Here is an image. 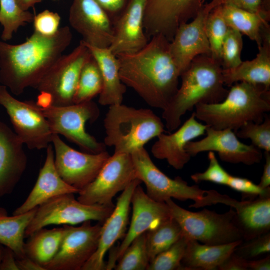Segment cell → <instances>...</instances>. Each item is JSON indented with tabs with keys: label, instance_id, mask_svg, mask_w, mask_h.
I'll list each match as a JSON object with an SVG mask.
<instances>
[{
	"label": "cell",
	"instance_id": "obj_1",
	"mask_svg": "<svg viewBox=\"0 0 270 270\" xmlns=\"http://www.w3.org/2000/svg\"><path fill=\"white\" fill-rule=\"evenodd\" d=\"M162 34L152 36L140 50L116 55L122 82L150 106L164 109L178 88L181 73Z\"/></svg>",
	"mask_w": 270,
	"mask_h": 270
},
{
	"label": "cell",
	"instance_id": "obj_2",
	"mask_svg": "<svg viewBox=\"0 0 270 270\" xmlns=\"http://www.w3.org/2000/svg\"><path fill=\"white\" fill-rule=\"evenodd\" d=\"M72 40L70 28L64 26L52 36L34 32L18 44L0 40V84L16 96L28 88H36Z\"/></svg>",
	"mask_w": 270,
	"mask_h": 270
},
{
	"label": "cell",
	"instance_id": "obj_3",
	"mask_svg": "<svg viewBox=\"0 0 270 270\" xmlns=\"http://www.w3.org/2000/svg\"><path fill=\"white\" fill-rule=\"evenodd\" d=\"M181 84L162 118L169 132L177 129L182 117L199 104H212L222 102L228 90L224 87L222 68L210 56H196L182 74Z\"/></svg>",
	"mask_w": 270,
	"mask_h": 270
},
{
	"label": "cell",
	"instance_id": "obj_4",
	"mask_svg": "<svg viewBox=\"0 0 270 270\" xmlns=\"http://www.w3.org/2000/svg\"><path fill=\"white\" fill-rule=\"evenodd\" d=\"M224 100L196 106L195 116L216 130L236 132L249 122L261 123L270 111V90L260 85L238 82L230 86Z\"/></svg>",
	"mask_w": 270,
	"mask_h": 270
},
{
	"label": "cell",
	"instance_id": "obj_5",
	"mask_svg": "<svg viewBox=\"0 0 270 270\" xmlns=\"http://www.w3.org/2000/svg\"><path fill=\"white\" fill-rule=\"evenodd\" d=\"M104 143L114 152L131 154L164 132L161 118L149 108L122 104L109 106L104 120Z\"/></svg>",
	"mask_w": 270,
	"mask_h": 270
},
{
	"label": "cell",
	"instance_id": "obj_6",
	"mask_svg": "<svg viewBox=\"0 0 270 270\" xmlns=\"http://www.w3.org/2000/svg\"><path fill=\"white\" fill-rule=\"evenodd\" d=\"M131 156L137 178L144 184L147 195L155 201L165 202L172 198L182 201L190 200L194 203L189 207L195 208L218 204L229 206L231 202L230 197L216 190L189 186L180 176L169 178L154 164L144 147L133 152Z\"/></svg>",
	"mask_w": 270,
	"mask_h": 270
},
{
	"label": "cell",
	"instance_id": "obj_7",
	"mask_svg": "<svg viewBox=\"0 0 270 270\" xmlns=\"http://www.w3.org/2000/svg\"><path fill=\"white\" fill-rule=\"evenodd\" d=\"M165 202L170 214L180 226L183 235L204 244L218 245L242 240L236 221V211L230 208L224 214L204 208L197 212L186 210L172 198Z\"/></svg>",
	"mask_w": 270,
	"mask_h": 270
},
{
	"label": "cell",
	"instance_id": "obj_8",
	"mask_svg": "<svg viewBox=\"0 0 270 270\" xmlns=\"http://www.w3.org/2000/svg\"><path fill=\"white\" fill-rule=\"evenodd\" d=\"M40 108L53 134L64 136L86 152L98 154L106 150L104 144L98 142L85 129L86 124L93 123L100 114L97 104L92 100Z\"/></svg>",
	"mask_w": 270,
	"mask_h": 270
},
{
	"label": "cell",
	"instance_id": "obj_9",
	"mask_svg": "<svg viewBox=\"0 0 270 270\" xmlns=\"http://www.w3.org/2000/svg\"><path fill=\"white\" fill-rule=\"evenodd\" d=\"M115 205L87 204L76 200L74 194H65L38 206L24 232L28 238L34 232L51 224H76L88 220L103 223L110 216Z\"/></svg>",
	"mask_w": 270,
	"mask_h": 270
},
{
	"label": "cell",
	"instance_id": "obj_10",
	"mask_svg": "<svg viewBox=\"0 0 270 270\" xmlns=\"http://www.w3.org/2000/svg\"><path fill=\"white\" fill-rule=\"evenodd\" d=\"M0 104L5 108L14 132L29 149L46 148L52 143L54 134L49 122L36 102L16 99L1 84Z\"/></svg>",
	"mask_w": 270,
	"mask_h": 270
},
{
	"label": "cell",
	"instance_id": "obj_11",
	"mask_svg": "<svg viewBox=\"0 0 270 270\" xmlns=\"http://www.w3.org/2000/svg\"><path fill=\"white\" fill-rule=\"evenodd\" d=\"M92 54L82 40L69 54H62L36 87L40 92L49 93L52 105L65 106L74 103L82 68L92 58Z\"/></svg>",
	"mask_w": 270,
	"mask_h": 270
},
{
	"label": "cell",
	"instance_id": "obj_12",
	"mask_svg": "<svg viewBox=\"0 0 270 270\" xmlns=\"http://www.w3.org/2000/svg\"><path fill=\"white\" fill-rule=\"evenodd\" d=\"M136 178L131 154L114 152L96 178L80 191L77 200L87 204H114L113 198Z\"/></svg>",
	"mask_w": 270,
	"mask_h": 270
},
{
	"label": "cell",
	"instance_id": "obj_13",
	"mask_svg": "<svg viewBox=\"0 0 270 270\" xmlns=\"http://www.w3.org/2000/svg\"><path fill=\"white\" fill-rule=\"evenodd\" d=\"M63 226L65 230L58 250L43 267L46 270H82L97 248L102 224L92 225L88 220L78 227Z\"/></svg>",
	"mask_w": 270,
	"mask_h": 270
},
{
	"label": "cell",
	"instance_id": "obj_14",
	"mask_svg": "<svg viewBox=\"0 0 270 270\" xmlns=\"http://www.w3.org/2000/svg\"><path fill=\"white\" fill-rule=\"evenodd\" d=\"M52 143L57 172L66 182L80 190L96 178L110 156L106 150L98 154L78 152L57 134H53Z\"/></svg>",
	"mask_w": 270,
	"mask_h": 270
},
{
	"label": "cell",
	"instance_id": "obj_15",
	"mask_svg": "<svg viewBox=\"0 0 270 270\" xmlns=\"http://www.w3.org/2000/svg\"><path fill=\"white\" fill-rule=\"evenodd\" d=\"M131 204L132 213L130 226L120 244L110 248L106 270L114 269L118 260L136 237L172 218L167 204L152 199L140 184L133 192Z\"/></svg>",
	"mask_w": 270,
	"mask_h": 270
},
{
	"label": "cell",
	"instance_id": "obj_16",
	"mask_svg": "<svg viewBox=\"0 0 270 270\" xmlns=\"http://www.w3.org/2000/svg\"><path fill=\"white\" fill-rule=\"evenodd\" d=\"M205 0H146L144 29L150 39L162 34L170 42L179 26L194 18Z\"/></svg>",
	"mask_w": 270,
	"mask_h": 270
},
{
	"label": "cell",
	"instance_id": "obj_17",
	"mask_svg": "<svg viewBox=\"0 0 270 270\" xmlns=\"http://www.w3.org/2000/svg\"><path fill=\"white\" fill-rule=\"evenodd\" d=\"M206 133L202 139L186 144L185 149L190 156L204 152H216L222 161L248 166L258 164L262 159L260 150L240 141L230 128L216 130L208 126Z\"/></svg>",
	"mask_w": 270,
	"mask_h": 270
},
{
	"label": "cell",
	"instance_id": "obj_18",
	"mask_svg": "<svg viewBox=\"0 0 270 270\" xmlns=\"http://www.w3.org/2000/svg\"><path fill=\"white\" fill-rule=\"evenodd\" d=\"M218 6L213 0L204 4L192 22L179 26L170 42L171 56L181 74L198 56H210L206 23L210 12Z\"/></svg>",
	"mask_w": 270,
	"mask_h": 270
},
{
	"label": "cell",
	"instance_id": "obj_19",
	"mask_svg": "<svg viewBox=\"0 0 270 270\" xmlns=\"http://www.w3.org/2000/svg\"><path fill=\"white\" fill-rule=\"evenodd\" d=\"M68 20L86 44L100 48L111 44L114 26L107 12L96 0H73Z\"/></svg>",
	"mask_w": 270,
	"mask_h": 270
},
{
	"label": "cell",
	"instance_id": "obj_20",
	"mask_svg": "<svg viewBox=\"0 0 270 270\" xmlns=\"http://www.w3.org/2000/svg\"><path fill=\"white\" fill-rule=\"evenodd\" d=\"M141 182L138 178L134 180L118 198L113 211L102 225L97 248L82 270H106L105 255L114 244L126 234L132 194Z\"/></svg>",
	"mask_w": 270,
	"mask_h": 270
},
{
	"label": "cell",
	"instance_id": "obj_21",
	"mask_svg": "<svg viewBox=\"0 0 270 270\" xmlns=\"http://www.w3.org/2000/svg\"><path fill=\"white\" fill-rule=\"evenodd\" d=\"M208 126L200 123L194 112L176 131L170 134H160L152 144L151 152L159 160H165L176 170H181L190 161V156L185 149L190 141L206 133Z\"/></svg>",
	"mask_w": 270,
	"mask_h": 270
},
{
	"label": "cell",
	"instance_id": "obj_22",
	"mask_svg": "<svg viewBox=\"0 0 270 270\" xmlns=\"http://www.w3.org/2000/svg\"><path fill=\"white\" fill-rule=\"evenodd\" d=\"M146 0H130L128 7L114 26V36L108 47L116 56L132 53L148 42L144 29V16Z\"/></svg>",
	"mask_w": 270,
	"mask_h": 270
},
{
	"label": "cell",
	"instance_id": "obj_23",
	"mask_svg": "<svg viewBox=\"0 0 270 270\" xmlns=\"http://www.w3.org/2000/svg\"><path fill=\"white\" fill-rule=\"evenodd\" d=\"M23 144L14 132L0 122V198L13 190L26 169Z\"/></svg>",
	"mask_w": 270,
	"mask_h": 270
},
{
	"label": "cell",
	"instance_id": "obj_24",
	"mask_svg": "<svg viewBox=\"0 0 270 270\" xmlns=\"http://www.w3.org/2000/svg\"><path fill=\"white\" fill-rule=\"evenodd\" d=\"M80 190L69 185L60 176L54 164V152L50 143L46 148V158L37 180L25 201L16 208L13 215L28 212L56 196L78 194Z\"/></svg>",
	"mask_w": 270,
	"mask_h": 270
},
{
	"label": "cell",
	"instance_id": "obj_25",
	"mask_svg": "<svg viewBox=\"0 0 270 270\" xmlns=\"http://www.w3.org/2000/svg\"><path fill=\"white\" fill-rule=\"evenodd\" d=\"M235 221L242 240L270 232V194L238 201L234 208Z\"/></svg>",
	"mask_w": 270,
	"mask_h": 270
},
{
	"label": "cell",
	"instance_id": "obj_26",
	"mask_svg": "<svg viewBox=\"0 0 270 270\" xmlns=\"http://www.w3.org/2000/svg\"><path fill=\"white\" fill-rule=\"evenodd\" d=\"M86 44L96 61L102 76V87L99 94L98 103L104 106L122 104L126 86L120 78L116 56L108 48H96Z\"/></svg>",
	"mask_w": 270,
	"mask_h": 270
},
{
	"label": "cell",
	"instance_id": "obj_27",
	"mask_svg": "<svg viewBox=\"0 0 270 270\" xmlns=\"http://www.w3.org/2000/svg\"><path fill=\"white\" fill-rule=\"evenodd\" d=\"M258 48V52L254 59L242 61L232 68H222L225 85L230 86L234 84L243 82L262 86L270 90V44L262 43Z\"/></svg>",
	"mask_w": 270,
	"mask_h": 270
},
{
	"label": "cell",
	"instance_id": "obj_28",
	"mask_svg": "<svg viewBox=\"0 0 270 270\" xmlns=\"http://www.w3.org/2000/svg\"><path fill=\"white\" fill-rule=\"evenodd\" d=\"M242 240L218 245L200 244L188 238L181 264L184 270H218V266L234 252Z\"/></svg>",
	"mask_w": 270,
	"mask_h": 270
},
{
	"label": "cell",
	"instance_id": "obj_29",
	"mask_svg": "<svg viewBox=\"0 0 270 270\" xmlns=\"http://www.w3.org/2000/svg\"><path fill=\"white\" fill-rule=\"evenodd\" d=\"M36 208L24 214L8 216L6 210L0 208V244L10 248L16 259L26 256L24 241V232Z\"/></svg>",
	"mask_w": 270,
	"mask_h": 270
},
{
	"label": "cell",
	"instance_id": "obj_30",
	"mask_svg": "<svg viewBox=\"0 0 270 270\" xmlns=\"http://www.w3.org/2000/svg\"><path fill=\"white\" fill-rule=\"evenodd\" d=\"M65 228H42L34 232L24 243L26 256L42 266L56 254L60 246Z\"/></svg>",
	"mask_w": 270,
	"mask_h": 270
},
{
	"label": "cell",
	"instance_id": "obj_31",
	"mask_svg": "<svg viewBox=\"0 0 270 270\" xmlns=\"http://www.w3.org/2000/svg\"><path fill=\"white\" fill-rule=\"evenodd\" d=\"M222 14L228 26L248 36L262 46L261 29L268 22L261 16L230 5H222Z\"/></svg>",
	"mask_w": 270,
	"mask_h": 270
},
{
	"label": "cell",
	"instance_id": "obj_32",
	"mask_svg": "<svg viewBox=\"0 0 270 270\" xmlns=\"http://www.w3.org/2000/svg\"><path fill=\"white\" fill-rule=\"evenodd\" d=\"M182 235V229L172 218L154 228L146 232V245L150 262L158 254L165 250Z\"/></svg>",
	"mask_w": 270,
	"mask_h": 270
},
{
	"label": "cell",
	"instance_id": "obj_33",
	"mask_svg": "<svg viewBox=\"0 0 270 270\" xmlns=\"http://www.w3.org/2000/svg\"><path fill=\"white\" fill-rule=\"evenodd\" d=\"M102 81L98 65L92 58L84 64L80 72L74 103L78 104L92 100L100 93Z\"/></svg>",
	"mask_w": 270,
	"mask_h": 270
},
{
	"label": "cell",
	"instance_id": "obj_34",
	"mask_svg": "<svg viewBox=\"0 0 270 270\" xmlns=\"http://www.w3.org/2000/svg\"><path fill=\"white\" fill-rule=\"evenodd\" d=\"M34 16L22 10L14 0H0V24L3 26L2 40L6 42L12 38L18 29L33 22Z\"/></svg>",
	"mask_w": 270,
	"mask_h": 270
},
{
	"label": "cell",
	"instance_id": "obj_35",
	"mask_svg": "<svg viewBox=\"0 0 270 270\" xmlns=\"http://www.w3.org/2000/svg\"><path fill=\"white\" fill-rule=\"evenodd\" d=\"M228 26L222 14V5L214 8L206 23V30L210 48V56L220 62L222 45Z\"/></svg>",
	"mask_w": 270,
	"mask_h": 270
},
{
	"label": "cell",
	"instance_id": "obj_36",
	"mask_svg": "<svg viewBox=\"0 0 270 270\" xmlns=\"http://www.w3.org/2000/svg\"><path fill=\"white\" fill-rule=\"evenodd\" d=\"M117 262L114 268L116 270H147L150 260L146 245V232L130 243Z\"/></svg>",
	"mask_w": 270,
	"mask_h": 270
},
{
	"label": "cell",
	"instance_id": "obj_37",
	"mask_svg": "<svg viewBox=\"0 0 270 270\" xmlns=\"http://www.w3.org/2000/svg\"><path fill=\"white\" fill-rule=\"evenodd\" d=\"M188 238L184 235L170 247L156 255L150 262L147 270H184L181 262Z\"/></svg>",
	"mask_w": 270,
	"mask_h": 270
},
{
	"label": "cell",
	"instance_id": "obj_38",
	"mask_svg": "<svg viewBox=\"0 0 270 270\" xmlns=\"http://www.w3.org/2000/svg\"><path fill=\"white\" fill-rule=\"evenodd\" d=\"M235 134L240 138L250 139L252 144L260 150L270 152V117L268 114L262 122H247Z\"/></svg>",
	"mask_w": 270,
	"mask_h": 270
},
{
	"label": "cell",
	"instance_id": "obj_39",
	"mask_svg": "<svg viewBox=\"0 0 270 270\" xmlns=\"http://www.w3.org/2000/svg\"><path fill=\"white\" fill-rule=\"evenodd\" d=\"M242 34L228 28L222 48L220 64L223 69L234 68L242 62Z\"/></svg>",
	"mask_w": 270,
	"mask_h": 270
},
{
	"label": "cell",
	"instance_id": "obj_40",
	"mask_svg": "<svg viewBox=\"0 0 270 270\" xmlns=\"http://www.w3.org/2000/svg\"><path fill=\"white\" fill-rule=\"evenodd\" d=\"M234 252L246 260H250L270 252V232L247 240H242Z\"/></svg>",
	"mask_w": 270,
	"mask_h": 270
},
{
	"label": "cell",
	"instance_id": "obj_41",
	"mask_svg": "<svg viewBox=\"0 0 270 270\" xmlns=\"http://www.w3.org/2000/svg\"><path fill=\"white\" fill-rule=\"evenodd\" d=\"M208 158L209 165L207 169L191 175L192 180L196 183L207 181L226 186L230 174L219 164L214 152H208Z\"/></svg>",
	"mask_w": 270,
	"mask_h": 270
},
{
	"label": "cell",
	"instance_id": "obj_42",
	"mask_svg": "<svg viewBox=\"0 0 270 270\" xmlns=\"http://www.w3.org/2000/svg\"><path fill=\"white\" fill-rule=\"evenodd\" d=\"M227 186L232 189L240 192L242 198L252 200L258 196L270 194V187L264 189L250 180L241 177L230 175Z\"/></svg>",
	"mask_w": 270,
	"mask_h": 270
},
{
	"label": "cell",
	"instance_id": "obj_43",
	"mask_svg": "<svg viewBox=\"0 0 270 270\" xmlns=\"http://www.w3.org/2000/svg\"><path fill=\"white\" fill-rule=\"evenodd\" d=\"M60 16L57 12L45 10L34 16V32L46 36H52L59 30Z\"/></svg>",
	"mask_w": 270,
	"mask_h": 270
},
{
	"label": "cell",
	"instance_id": "obj_44",
	"mask_svg": "<svg viewBox=\"0 0 270 270\" xmlns=\"http://www.w3.org/2000/svg\"><path fill=\"white\" fill-rule=\"evenodd\" d=\"M213 0L218 6L230 5V6H234L238 8H242L243 10L249 11L252 12L262 16V14H261V11H260V0Z\"/></svg>",
	"mask_w": 270,
	"mask_h": 270
},
{
	"label": "cell",
	"instance_id": "obj_45",
	"mask_svg": "<svg viewBox=\"0 0 270 270\" xmlns=\"http://www.w3.org/2000/svg\"><path fill=\"white\" fill-rule=\"evenodd\" d=\"M218 270H246L247 260L233 252L218 266Z\"/></svg>",
	"mask_w": 270,
	"mask_h": 270
},
{
	"label": "cell",
	"instance_id": "obj_46",
	"mask_svg": "<svg viewBox=\"0 0 270 270\" xmlns=\"http://www.w3.org/2000/svg\"><path fill=\"white\" fill-rule=\"evenodd\" d=\"M0 270H19L16 264V258L13 251L8 247H4Z\"/></svg>",
	"mask_w": 270,
	"mask_h": 270
},
{
	"label": "cell",
	"instance_id": "obj_47",
	"mask_svg": "<svg viewBox=\"0 0 270 270\" xmlns=\"http://www.w3.org/2000/svg\"><path fill=\"white\" fill-rule=\"evenodd\" d=\"M98 4L107 12H116L124 5L125 0H96Z\"/></svg>",
	"mask_w": 270,
	"mask_h": 270
},
{
	"label": "cell",
	"instance_id": "obj_48",
	"mask_svg": "<svg viewBox=\"0 0 270 270\" xmlns=\"http://www.w3.org/2000/svg\"><path fill=\"white\" fill-rule=\"evenodd\" d=\"M266 162L264 166L263 172L258 184L261 188L265 189L270 185V152H264Z\"/></svg>",
	"mask_w": 270,
	"mask_h": 270
},
{
	"label": "cell",
	"instance_id": "obj_49",
	"mask_svg": "<svg viewBox=\"0 0 270 270\" xmlns=\"http://www.w3.org/2000/svg\"><path fill=\"white\" fill-rule=\"evenodd\" d=\"M16 261L19 270H46L42 265L27 256L20 259L16 258Z\"/></svg>",
	"mask_w": 270,
	"mask_h": 270
},
{
	"label": "cell",
	"instance_id": "obj_50",
	"mask_svg": "<svg viewBox=\"0 0 270 270\" xmlns=\"http://www.w3.org/2000/svg\"><path fill=\"white\" fill-rule=\"evenodd\" d=\"M248 270H270V255L258 260H247Z\"/></svg>",
	"mask_w": 270,
	"mask_h": 270
},
{
	"label": "cell",
	"instance_id": "obj_51",
	"mask_svg": "<svg viewBox=\"0 0 270 270\" xmlns=\"http://www.w3.org/2000/svg\"><path fill=\"white\" fill-rule=\"evenodd\" d=\"M52 97L51 95L46 92H40L38 96L36 104L42 108H45L52 105Z\"/></svg>",
	"mask_w": 270,
	"mask_h": 270
},
{
	"label": "cell",
	"instance_id": "obj_52",
	"mask_svg": "<svg viewBox=\"0 0 270 270\" xmlns=\"http://www.w3.org/2000/svg\"><path fill=\"white\" fill-rule=\"evenodd\" d=\"M262 16L268 22L270 20V0H260Z\"/></svg>",
	"mask_w": 270,
	"mask_h": 270
},
{
	"label": "cell",
	"instance_id": "obj_53",
	"mask_svg": "<svg viewBox=\"0 0 270 270\" xmlns=\"http://www.w3.org/2000/svg\"><path fill=\"white\" fill-rule=\"evenodd\" d=\"M18 6L22 10L27 11L36 4L42 0H14Z\"/></svg>",
	"mask_w": 270,
	"mask_h": 270
},
{
	"label": "cell",
	"instance_id": "obj_54",
	"mask_svg": "<svg viewBox=\"0 0 270 270\" xmlns=\"http://www.w3.org/2000/svg\"><path fill=\"white\" fill-rule=\"evenodd\" d=\"M4 248L3 245L0 244V265L2 258Z\"/></svg>",
	"mask_w": 270,
	"mask_h": 270
},
{
	"label": "cell",
	"instance_id": "obj_55",
	"mask_svg": "<svg viewBox=\"0 0 270 270\" xmlns=\"http://www.w3.org/2000/svg\"></svg>",
	"mask_w": 270,
	"mask_h": 270
}]
</instances>
